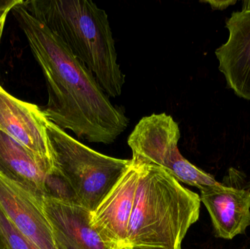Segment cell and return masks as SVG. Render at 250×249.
Returning a JSON list of instances; mask_svg holds the SVG:
<instances>
[{"instance_id": "cell-6", "label": "cell", "mask_w": 250, "mask_h": 249, "mask_svg": "<svg viewBox=\"0 0 250 249\" xmlns=\"http://www.w3.org/2000/svg\"><path fill=\"white\" fill-rule=\"evenodd\" d=\"M138 176V161L132 157L118 182L91 213V226L110 249H126Z\"/></svg>"}, {"instance_id": "cell-16", "label": "cell", "mask_w": 250, "mask_h": 249, "mask_svg": "<svg viewBox=\"0 0 250 249\" xmlns=\"http://www.w3.org/2000/svg\"><path fill=\"white\" fill-rule=\"evenodd\" d=\"M201 2L208 3L211 6V8L214 9V10H223L228 8L229 6L236 4L237 1L236 0H234V1H230V0H228V1H212V0H210V1H201Z\"/></svg>"}, {"instance_id": "cell-11", "label": "cell", "mask_w": 250, "mask_h": 249, "mask_svg": "<svg viewBox=\"0 0 250 249\" xmlns=\"http://www.w3.org/2000/svg\"><path fill=\"white\" fill-rule=\"evenodd\" d=\"M217 238L231 240L250 226V191L223 184L201 192Z\"/></svg>"}, {"instance_id": "cell-9", "label": "cell", "mask_w": 250, "mask_h": 249, "mask_svg": "<svg viewBox=\"0 0 250 249\" xmlns=\"http://www.w3.org/2000/svg\"><path fill=\"white\" fill-rule=\"evenodd\" d=\"M229 38L215 51L227 86L250 100V12L236 11L226 21Z\"/></svg>"}, {"instance_id": "cell-7", "label": "cell", "mask_w": 250, "mask_h": 249, "mask_svg": "<svg viewBox=\"0 0 250 249\" xmlns=\"http://www.w3.org/2000/svg\"><path fill=\"white\" fill-rule=\"evenodd\" d=\"M47 119L38 105L17 99L0 85V130L30 151L50 172L55 165Z\"/></svg>"}, {"instance_id": "cell-13", "label": "cell", "mask_w": 250, "mask_h": 249, "mask_svg": "<svg viewBox=\"0 0 250 249\" xmlns=\"http://www.w3.org/2000/svg\"><path fill=\"white\" fill-rule=\"evenodd\" d=\"M0 249H39L13 225L0 206Z\"/></svg>"}, {"instance_id": "cell-4", "label": "cell", "mask_w": 250, "mask_h": 249, "mask_svg": "<svg viewBox=\"0 0 250 249\" xmlns=\"http://www.w3.org/2000/svg\"><path fill=\"white\" fill-rule=\"evenodd\" d=\"M45 127L55 168L67 180L78 203L92 213L118 182L130 159L99 153L50 120Z\"/></svg>"}, {"instance_id": "cell-10", "label": "cell", "mask_w": 250, "mask_h": 249, "mask_svg": "<svg viewBox=\"0 0 250 249\" xmlns=\"http://www.w3.org/2000/svg\"><path fill=\"white\" fill-rule=\"evenodd\" d=\"M42 209L58 249H110L90 225L91 212L77 203L45 197Z\"/></svg>"}, {"instance_id": "cell-3", "label": "cell", "mask_w": 250, "mask_h": 249, "mask_svg": "<svg viewBox=\"0 0 250 249\" xmlns=\"http://www.w3.org/2000/svg\"><path fill=\"white\" fill-rule=\"evenodd\" d=\"M22 4L89 67L109 97L122 95L125 76L104 9L91 0H26Z\"/></svg>"}, {"instance_id": "cell-14", "label": "cell", "mask_w": 250, "mask_h": 249, "mask_svg": "<svg viewBox=\"0 0 250 249\" xmlns=\"http://www.w3.org/2000/svg\"><path fill=\"white\" fill-rule=\"evenodd\" d=\"M43 190L44 198L47 197L79 204L76 195L67 180L56 168L45 174Z\"/></svg>"}, {"instance_id": "cell-18", "label": "cell", "mask_w": 250, "mask_h": 249, "mask_svg": "<svg viewBox=\"0 0 250 249\" xmlns=\"http://www.w3.org/2000/svg\"><path fill=\"white\" fill-rule=\"evenodd\" d=\"M6 18L7 17L4 18V19L0 20V40H1V35H2L4 24H5Z\"/></svg>"}, {"instance_id": "cell-5", "label": "cell", "mask_w": 250, "mask_h": 249, "mask_svg": "<svg viewBox=\"0 0 250 249\" xmlns=\"http://www.w3.org/2000/svg\"><path fill=\"white\" fill-rule=\"evenodd\" d=\"M179 124L166 113L143 117L129 134L127 144L132 156L166 170L178 181L201 192L218 185L215 178L185 159L179 150Z\"/></svg>"}, {"instance_id": "cell-17", "label": "cell", "mask_w": 250, "mask_h": 249, "mask_svg": "<svg viewBox=\"0 0 250 249\" xmlns=\"http://www.w3.org/2000/svg\"><path fill=\"white\" fill-rule=\"evenodd\" d=\"M242 11L250 12V0L242 2Z\"/></svg>"}, {"instance_id": "cell-12", "label": "cell", "mask_w": 250, "mask_h": 249, "mask_svg": "<svg viewBox=\"0 0 250 249\" xmlns=\"http://www.w3.org/2000/svg\"><path fill=\"white\" fill-rule=\"evenodd\" d=\"M48 171L23 145L0 130V174L30 193L40 203Z\"/></svg>"}, {"instance_id": "cell-15", "label": "cell", "mask_w": 250, "mask_h": 249, "mask_svg": "<svg viewBox=\"0 0 250 249\" xmlns=\"http://www.w3.org/2000/svg\"><path fill=\"white\" fill-rule=\"evenodd\" d=\"M21 1V0H0V20L7 17L9 12Z\"/></svg>"}, {"instance_id": "cell-2", "label": "cell", "mask_w": 250, "mask_h": 249, "mask_svg": "<svg viewBox=\"0 0 250 249\" xmlns=\"http://www.w3.org/2000/svg\"><path fill=\"white\" fill-rule=\"evenodd\" d=\"M126 249H182L199 219L201 198L166 170L141 158Z\"/></svg>"}, {"instance_id": "cell-1", "label": "cell", "mask_w": 250, "mask_h": 249, "mask_svg": "<svg viewBox=\"0 0 250 249\" xmlns=\"http://www.w3.org/2000/svg\"><path fill=\"white\" fill-rule=\"evenodd\" d=\"M22 1L12 10L45 78V116L90 143H114L127 128L125 111L111 102L89 67Z\"/></svg>"}, {"instance_id": "cell-8", "label": "cell", "mask_w": 250, "mask_h": 249, "mask_svg": "<svg viewBox=\"0 0 250 249\" xmlns=\"http://www.w3.org/2000/svg\"><path fill=\"white\" fill-rule=\"evenodd\" d=\"M0 206L13 225L39 249H58L42 203L0 174Z\"/></svg>"}]
</instances>
